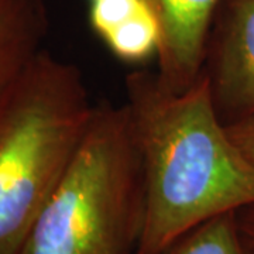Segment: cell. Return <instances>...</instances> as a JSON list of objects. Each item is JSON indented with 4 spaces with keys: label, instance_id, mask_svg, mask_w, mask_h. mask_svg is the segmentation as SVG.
<instances>
[{
    "label": "cell",
    "instance_id": "6",
    "mask_svg": "<svg viewBox=\"0 0 254 254\" xmlns=\"http://www.w3.org/2000/svg\"><path fill=\"white\" fill-rule=\"evenodd\" d=\"M89 21L120 61L138 64L157 55L160 30L144 0H89Z\"/></svg>",
    "mask_w": 254,
    "mask_h": 254
},
{
    "label": "cell",
    "instance_id": "1",
    "mask_svg": "<svg viewBox=\"0 0 254 254\" xmlns=\"http://www.w3.org/2000/svg\"><path fill=\"white\" fill-rule=\"evenodd\" d=\"M144 181L136 254H163L192 229L254 205V163L219 118L208 75L182 91L157 72L126 79V102Z\"/></svg>",
    "mask_w": 254,
    "mask_h": 254
},
{
    "label": "cell",
    "instance_id": "9",
    "mask_svg": "<svg viewBox=\"0 0 254 254\" xmlns=\"http://www.w3.org/2000/svg\"><path fill=\"white\" fill-rule=\"evenodd\" d=\"M226 130L233 143L254 163V113L226 125Z\"/></svg>",
    "mask_w": 254,
    "mask_h": 254
},
{
    "label": "cell",
    "instance_id": "2",
    "mask_svg": "<svg viewBox=\"0 0 254 254\" xmlns=\"http://www.w3.org/2000/svg\"><path fill=\"white\" fill-rule=\"evenodd\" d=\"M81 69L41 50L0 95V254H18L91 126Z\"/></svg>",
    "mask_w": 254,
    "mask_h": 254
},
{
    "label": "cell",
    "instance_id": "7",
    "mask_svg": "<svg viewBox=\"0 0 254 254\" xmlns=\"http://www.w3.org/2000/svg\"><path fill=\"white\" fill-rule=\"evenodd\" d=\"M47 33L44 0H0V95L44 50Z\"/></svg>",
    "mask_w": 254,
    "mask_h": 254
},
{
    "label": "cell",
    "instance_id": "10",
    "mask_svg": "<svg viewBox=\"0 0 254 254\" xmlns=\"http://www.w3.org/2000/svg\"><path fill=\"white\" fill-rule=\"evenodd\" d=\"M239 220L245 233L254 242V205L246 206L239 210Z\"/></svg>",
    "mask_w": 254,
    "mask_h": 254
},
{
    "label": "cell",
    "instance_id": "4",
    "mask_svg": "<svg viewBox=\"0 0 254 254\" xmlns=\"http://www.w3.org/2000/svg\"><path fill=\"white\" fill-rule=\"evenodd\" d=\"M203 71L225 125L254 113V0H222Z\"/></svg>",
    "mask_w": 254,
    "mask_h": 254
},
{
    "label": "cell",
    "instance_id": "8",
    "mask_svg": "<svg viewBox=\"0 0 254 254\" xmlns=\"http://www.w3.org/2000/svg\"><path fill=\"white\" fill-rule=\"evenodd\" d=\"M163 254H254L239 220V212H227L192 229Z\"/></svg>",
    "mask_w": 254,
    "mask_h": 254
},
{
    "label": "cell",
    "instance_id": "3",
    "mask_svg": "<svg viewBox=\"0 0 254 254\" xmlns=\"http://www.w3.org/2000/svg\"><path fill=\"white\" fill-rule=\"evenodd\" d=\"M144 181L127 106L98 103L91 126L18 254H136Z\"/></svg>",
    "mask_w": 254,
    "mask_h": 254
},
{
    "label": "cell",
    "instance_id": "5",
    "mask_svg": "<svg viewBox=\"0 0 254 254\" xmlns=\"http://www.w3.org/2000/svg\"><path fill=\"white\" fill-rule=\"evenodd\" d=\"M144 1L160 30L157 73L174 91L187 89L203 73L209 37L222 0Z\"/></svg>",
    "mask_w": 254,
    "mask_h": 254
}]
</instances>
